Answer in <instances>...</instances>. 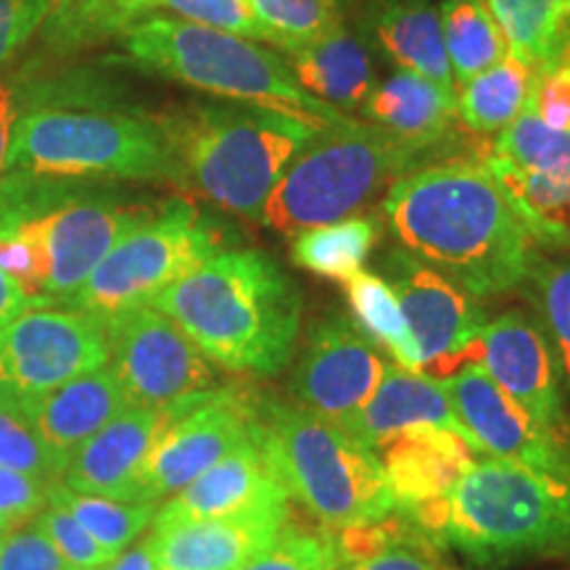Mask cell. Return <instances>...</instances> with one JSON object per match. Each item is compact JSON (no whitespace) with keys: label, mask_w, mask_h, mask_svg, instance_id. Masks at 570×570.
Here are the masks:
<instances>
[{"label":"cell","mask_w":570,"mask_h":570,"mask_svg":"<svg viewBox=\"0 0 570 570\" xmlns=\"http://www.w3.org/2000/svg\"><path fill=\"white\" fill-rule=\"evenodd\" d=\"M383 217L404 252L470 296H497L529 281L533 240L475 156L412 169L389 185Z\"/></svg>","instance_id":"obj_1"},{"label":"cell","mask_w":570,"mask_h":570,"mask_svg":"<svg viewBox=\"0 0 570 570\" xmlns=\"http://www.w3.org/2000/svg\"><path fill=\"white\" fill-rule=\"evenodd\" d=\"M206 360L230 373L275 375L294 356L302 296L265 252H217L154 298Z\"/></svg>","instance_id":"obj_2"},{"label":"cell","mask_w":570,"mask_h":570,"mask_svg":"<svg viewBox=\"0 0 570 570\" xmlns=\"http://www.w3.org/2000/svg\"><path fill=\"white\" fill-rule=\"evenodd\" d=\"M161 122L180 159L183 185L254 223L285 167L325 130L291 111L240 101L190 106Z\"/></svg>","instance_id":"obj_3"},{"label":"cell","mask_w":570,"mask_h":570,"mask_svg":"<svg viewBox=\"0 0 570 570\" xmlns=\"http://www.w3.org/2000/svg\"><path fill=\"white\" fill-rule=\"evenodd\" d=\"M119 42L125 51L119 61L127 67L183 82L223 101L291 111L320 127L352 119L309 96L296 82L288 61L252 38L148 13L135 21Z\"/></svg>","instance_id":"obj_4"},{"label":"cell","mask_w":570,"mask_h":570,"mask_svg":"<svg viewBox=\"0 0 570 570\" xmlns=\"http://www.w3.org/2000/svg\"><path fill=\"white\" fill-rule=\"evenodd\" d=\"M420 529L481 560L570 550V479L475 460L441 502L410 512Z\"/></svg>","instance_id":"obj_5"},{"label":"cell","mask_w":570,"mask_h":570,"mask_svg":"<svg viewBox=\"0 0 570 570\" xmlns=\"http://www.w3.org/2000/svg\"><path fill=\"white\" fill-rule=\"evenodd\" d=\"M444 154L446 146L404 140L356 119L325 127L285 167L259 223L283 235L338 223L373 202L386 185L441 161Z\"/></svg>","instance_id":"obj_6"},{"label":"cell","mask_w":570,"mask_h":570,"mask_svg":"<svg viewBox=\"0 0 570 570\" xmlns=\"http://www.w3.org/2000/svg\"><path fill=\"white\" fill-rule=\"evenodd\" d=\"M69 180H164L183 167L161 119L111 106H40L21 114L9 173Z\"/></svg>","instance_id":"obj_7"},{"label":"cell","mask_w":570,"mask_h":570,"mask_svg":"<svg viewBox=\"0 0 570 570\" xmlns=\"http://www.w3.org/2000/svg\"><path fill=\"white\" fill-rule=\"evenodd\" d=\"M259 444L288 497L327 529L381 523L396 508L373 449L315 412L273 404L259 420Z\"/></svg>","instance_id":"obj_8"},{"label":"cell","mask_w":570,"mask_h":570,"mask_svg":"<svg viewBox=\"0 0 570 570\" xmlns=\"http://www.w3.org/2000/svg\"><path fill=\"white\" fill-rule=\"evenodd\" d=\"M217 252L214 225L188 202H169L127 233L63 306L98 320L148 306Z\"/></svg>","instance_id":"obj_9"},{"label":"cell","mask_w":570,"mask_h":570,"mask_svg":"<svg viewBox=\"0 0 570 570\" xmlns=\"http://www.w3.org/2000/svg\"><path fill=\"white\" fill-rule=\"evenodd\" d=\"M117 375L130 407L169 410L214 386V367L183 327L154 306H135L101 320Z\"/></svg>","instance_id":"obj_10"},{"label":"cell","mask_w":570,"mask_h":570,"mask_svg":"<svg viewBox=\"0 0 570 570\" xmlns=\"http://www.w3.org/2000/svg\"><path fill=\"white\" fill-rule=\"evenodd\" d=\"M109 362L101 320L80 309L32 306L0 327V394L30 407Z\"/></svg>","instance_id":"obj_11"},{"label":"cell","mask_w":570,"mask_h":570,"mask_svg":"<svg viewBox=\"0 0 570 570\" xmlns=\"http://www.w3.org/2000/svg\"><path fill=\"white\" fill-rule=\"evenodd\" d=\"M259 415L235 389H212L175 404L173 420L156 441L135 483L132 502L159 504L190 487L219 460L254 439Z\"/></svg>","instance_id":"obj_12"},{"label":"cell","mask_w":570,"mask_h":570,"mask_svg":"<svg viewBox=\"0 0 570 570\" xmlns=\"http://www.w3.org/2000/svg\"><path fill=\"white\" fill-rule=\"evenodd\" d=\"M391 273L404 320L420 348V373L444 381L468 362H479L483 309L458 283L407 252H396Z\"/></svg>","instance_id":"obj_13"},{"label":"cell","mask_w":570,"mask_h":570,"mask_svg":"<svg viewBox=\"0 0 570 570\" xmlns=\"http://www.w3.org/2000/svg\"><path fill=\"white\" fill-rule=\"evenodd\" d=\"M441 386L462 431L479 452L558 479H570V454L562 433L529 415L515 399L491 381L479 362L462 365L458 373L444 377Z\"/></svg>","instance_id":"obj_14"},{"label":"cell","mask_w":570,"mask_h":570,"mask_svg":"<svg viewBox=\"0 0 570 570\" xmlns=\"http://www.w3.org/2000/svg\"><path fill=\"white\" fill-rule=\"evenodd\" d=\"M154 212L148 206L119 204L75 185L51 212L42 214L48 248V302L67 304L92 269L106 259V254Z\"/></svg>","instance_id":"obj_15"},{"label":"cell","mask_w":570,"mask_h":570,"mask_svg":"<svg viewBox=\"0 0 570 570\" xmlns=\"http://www.w3.org/2000/svg\"><path fill=\"white\" fill-rule=\"evenodd\" d=\"M386 373L383 356L346 320H325L312 331L294 381V396L304 410L346 428Z\"/></svg>","instance_id":"obj_16"},{"label":"cell","mask_w":570,"mask_h":570,"mask_svg":"<svg viewBox=\"0 0 570 570\" xmlns=\"http://www.w3.org/2000/svg\"><path fill=\"white\" fill-rule=\"evenodd\" d=\"M288 525V504L188 520L148 533L161 570H240L267 550Z\"/></svg>","instance_id":"obj_17"},{"label":"cell","mask_w":570,"mask_h":570,"mask_svg":"<svg viewBox=\"0 0 570 570\" xmlns=\"http://www.w3.org/2000/svg\"><path fill=\"white\" fill-rule=\"evenodd\" d=\"M479 365L541 425L562 431L558 362L550 341L523 312H504L483 325Z\"/></svg>","instance_id":"obj_18"},{"label":"cell","mask_w":570,"mask_h":570,"mask_svg":"<svg viewBox=\"0 0 570 570\" xmlns=\"http://www.w3.org/2000/svg\"><path fill=\"white\" fill-rule=\"evenodd\" d=\"M173 420V407H127L71 454L61 483L71 491L132 502L135 483L156 441Z\"/></svg>","instance_id":"obj_19"},{"label":"cell","mask_w":570,"mask_h":570,"mask_svg":"<svg viewBox=\"0 0 570 570\" xmlns=\"http://www.w3.org/2000/svg\"><path fill=\"white\" fill-rule=\"evenodd\" d=\"M288 491L283 489L259 444V425H256L252 441L212 465L190 487L169 497L161 510H156L154 529L188 523V520L235 515V512L262 508V504H288Z\"/></svg>","instance_id":"obj_20"},{"label":"cell","mask_w":570,"mask_h":570,"mask_svg":"<svg viewBox=\"0 0 570 570\" xmlns=\"http://www.w3.org/2000/svg\"><path fill=\"white\" fill-rule=\"evenodd\" d=\"M396 508L407 512L441 502L475 462V449L458 431L417 425L375 449Z\"/></svg>","instance_id":"obj_21"},{"label":"cell","mask_w":570,"mask_h":570,"mask_svg":"<svg viewBox=\"0 0 570 570\" xmlns=\"http://www.w3.org/2000/svg\"><path fill=\"white\" fill-rule=\"evenodd\" d=\"M417 425L449 428V431H458L468 439L458 415H454L452 404H449V396L444 386H441V381L425 373H412V370H404L399 365H386L381 386L375 389L370 402L356 412V417L344 431L360 441L362 446L375 452L394 433H402L407 428Z\"/></svg>","instance_id":"obj_22"},{"label":"cell","mask_w":570,"mask_h":570,"mask_svg":"<svg viewBox=\"0 0 570 570\" xmlns=\"http://www.w3.org/2000/svg\"><path fill=\"white\" fill-rule=\"evenodd\" d=\"M130 407L117 375L109 365L85 373L63 386L48 391L24 412L48 446L61 458H71L106 423Z\"/></svg>","instance_id":"obj_23"},{"label":"cell","mask_w":570,"mask_h":570,"mask_svg":"<svg viewBox=\"0 0 570 570\" xmlns=\"http://www.w3.org/2000/svg\"><path fill=\"white\" fill-rule=\"evenodd\" d=\"M367 27L375 46L399 69L458 92L436 6L425 0H375L367 11Z\"/></svg>","instance_id":"obj_24"},{"label":"cell","mask_w":570,"mask_h":570,"mask_svg":"<svg viewBox=\"0 0 570 570\" xmlns=\"http://www.w3.org/2000/svg\"><path fill=\"white\" fill-rule=\"evenodd\" d=\"M367 122L428 146H452L458 122V92L399 69L389 80L375 85L362 104Z\"/></svg>","instance_id":"obj_25"},{"label":"cell","mask_w":570,"mask_h":570,"mask_svg":"<svg viewBox=\"0 0 570 570\" xmlns=\"http://www.w3.org/2000/svg\"><path fill=\"white\" fill-rule=\"evenodd\" d=\"M285 61L309 96L344 114L362 109L375 88L367 48L344 24L285 53Z\"/></svg>","instance_id":"obj_26"},{"label":"cell","mask_w":570,"mask_h":570,"mask_svg":"<svg viewBox=\"0 0 570 570\" xmlns=\"http://www.w3.org/2000/svg\"><path fill=\"white\" fill-rule=\"evenodd\" d=\"M508 48L541 71L570 51V0H487Z\"/></svg>","instance_id":"obj_27"},{"label":"cell","mask_w":570,"mask_h":570,"mask_svg":"<svg viewBox=\"0 0 570 570\" xmlns=\"http://www.w3.org/2000/svg\"><path fill=\"white\" fill-rule=\"evenodd\" d=\"M533 77L531 63L510 51L458 90V119L475 135H499L529 104Z\"/></svg>","instance_id":"obj_28"},{"label":"cell","mask_w":570,"mask_h":570,"mask_svg":"<svg viewBox=\"0 0 570 570\" xmlns=\"http://www.w3.org/2000/svg\"><path fill=\"white\" fill-rule=\"evenodd\" d=\"M156 0H51L42 21V40L56 51H80L122 38L135 21L148 17Z\"/></svg>","instance_id":"obj_29"},{"label":"cell","mask_w":570,"mask_h":570,"mask_svg":"<svg viewBox=\"0 0 570 570\" xmlns=\"http://www.w3.org/2000/svg\"><path fill=\"white\" fill-rule=\"evenodd\" d=\"M439 17L458 90L510 53L487 0H444Z\"/></svg>","instance_id":"obj_30"},{"label":"cell","mask_w":570,"mask_h":570,"mask_svg":"<svg viewBox=\"0 0 570 570\" xmlns=\"http://www.w3.org/2000/svg\"><path fill=\"white\" fill-rule=\"evenodd\" d=\"M346 298L354 323L370 344L394 356L399 367L420 373V348L412 338L394 285L375 273H360L346 281Z\"/></svg>","instance_id":"obj_31"},{"label":"cell","mask_w":570,"mask_h":570,"mask_svg":"<svg viewBox=\"0 0 570 570\" xmlns=\"http://www.w3.org/2000/svg\"><path fill=\"white\" fill-rule=\"evenodd\" d=\"M381 225L373 217H346L294 235L291 259L327 281L346 283L365 265Z\"/></svg>","instance_id":"obj_32"},{"label":"cell","mask_w":570,"mask_h":570,"mask_svg":"<svg viewBox=\"0 0 570 570\" xmlns=\"http://www.w3.org/2000/svg\"><path fill=\"white\" fill-rule=\"evenodd\" d=\"M479 156L489 167L570 180V135L552 130L529 109L520 111L515 122L504 127Z\"/></svg>","instance_id":"obj_33"},{"label":"cell","mask_w":570,"mask_h":570,"mask_svg":"<svg viewBox=\"0 0 570 570\" xmlns=\"http://www.w3.org/2000/svg\"><path fill=\"white\" fill-rule=\"evenodd\" d=\"M48 502L69 510L111 558L125 552L154 523L156 508H159V504L148 502H117V499L80 494V491H71L63 483H53L48 489Z\"/></svg>","instance_id":"obj_34"},{"label":"cell","mask_w":570,"mask_h":570,"mask_svg":"<svg viewBox=\"0 0 570 570\" xmlns=\"http://www.w3.org/2000/svg\"><path fill=\"white\" fill-rule=\"evenodd\" d=\"M259 40L291 53L341 24V0H248Z\"/></svg>","instance_id":"obj_35"},{"label":"cell","mask_w":570,"mask_h":570,"mask_svg":"<svg viewBox=\"0 0 570 570\" xmlns=\"http://www.w3.org/2000/svg\"><path fill=\"white\" fill-rule=\"evenodd\" d=\"M67 462L42 441L24 407L0 394V468L19 470L53 487L61 483Z\"/></svg>","instance_id":"obj_36"},{"label":"cell","mask_w":570,"mask_h":570,"mask_svg":"<svg viewBox=\"0 0 570 570\" xmlns=\"http://www.w3.org/2000/svg\"><path fill=\"white\" fill-rule=\"evenodd\" d=\"M0 273L19 285L32 306H51L42 217L24 219L0 230Z\"/></svg>","instance_id":"obj_37"},{"label":"cell","mask_w":570,"mask_h":570,"mask_svg":"<svg viewBox=\"0 0 570 570\" xmlns=\"http://www.w3.org/2000/svg\"><path fill=\"white\" fill-rule=\"evenodd\" d=\"M529 277L537 283V298L554 348V362L570 383V265L533 256Z\"/></svg>","instance_id":"obj_38"},{"label":"cell","mask_w":570,"mask_h":570,"mask_svg":"<svg viewBox=\"0 0 570 570\" xmlns=\"http://www.w3.org/2000/svg\"><path fill=\"white\" fill-rule=\"evenodd\" d=\"M338 541L327 533L296 531L285 525L265 552L256 554L240 570H336Z\"/></svg>","instance_id":"obj_39"},{"label":"cell","mask_w":570,"mask_h":570,"mask_svg":"<svg viewBox=\"0 0 570 570\" xmlns=\"http://www.w3.org/2000/svg\"><path fill=\"white\" fill-rule=\"evenodd\" d=\"M42 531L53 541V547L67 560L71 570H106L114 560L109 552L82 529L80 520L63 510L61 504L48 502L46 510L38 515Z\"/></svg>","instance_id":"obj_40"},{"label":"cell","mask_w":570,"mask_h":570,"mask_svg":"<svg viewBox=\"0 0 570 570\" xmlns=\"http://www.w3.org/2000/svg\"><path fill=\"white\" fill-rule=\"evenodd\" d=\"M156 9H167L183 21H194L212 30L259 40L248 0H156Z\"/></svg>","instance_id":"obj_41"},{"label":"cell","mask_w":570,"mask_h":570,"mask_svg":"<svg viewBox=\"0 0 570 570\" xmlns=\"http://www.w3.org/2000/svg\"><path fill=\"white\" fill-rule=\"evenodd\" d=\"M0 570H71L53 541L42 531L40 520L17 525L6 533L0 547Z\"/></svg>","instance_id":"obj_42"},{"label":"cell","mask_w":570,"mask_h":570,"mask_svg":"<svg viewBox=\"0 0 570 570\" xmlns=\"http://www.w3.org/2000/svg\"><path fill=\"white\" fill-rule=\"evenodd\" d=\"M525 109L552 130L570 135V51L552 67L537 71Z\"/></svg>","instance_id":"obj_43"},{"label":"cell","mask_w":570,"mask_h":570,"mask_svg":"<svg viewBox=\"0 0 570 570\" xmlns=\"http://www.w3.org/2000/svg\"><path fill=\"white\" fill-rule=\"evenodd\" d=\"M48 489L40 479L0 468V525L11 531L38 518L48 504Z\"/></svg>","instance_id":"obj_44"},{"label":"cell","mask_w":570,"mask_h":570,"mask_svg":"<svg viewBox=\"0 0 570 570\" xmlns=\"http://www.w3.org/2000/svg\"><path fill=\"white\" fill-rule=\"evenodd\" d=\"M48 9H51V0H21L9 17L0 19V69L40 30Z\"/></svg>","instance_id":"obj_45"},{"label":"cell","mask_w":570,"mask_h":570,"mask_svg":"<svg viewBox=\"0 0 570 570\" xmlns=\"http://www.w3.org/2000/svg\"><path fill=\"white\" fill-rule=\"evenodd\" d=\"M336 570H444L423 550L407 544H386L362 558L341 560Z\"/></svg>","instance_id":"obj_46"},{"label":"cell","mask_w":570,"mask_h":570,"mask_svg":"<svg viewBox=\"0 0 570 570\" xmlns=\"http://www.w3.org/2000/svg\"><path fill=\"white\" fill-rule=\"evenodd\" d=\"M27 109H30V85L19 88V85L0 80V177L9 173L13 135Z\"/></svg>","instance_id":"obj_47"},{"label":"cell","mask_w":570,"mask_h":570,"mask_svg":"<svg viewBox=\"0 0 570 570\" xmlns=\"http://www.w3.org/2000/svg\"><path fill=\"white\" fill-rule=\"evenodd\" d=\"M106 570H161L159 562H156L151 539H142L138 544L130 547L127 552H119Z\"/></svg>","instance_id":"obj_48"},{"label":"cell","mask_w":570,"mask_h":570,"mask_svg":"<svg viewBox=\"0 0 570 570\" xmlns=\"http://www.w3.org/2000/svg\"><path fill=\"white\" fill-rule=\"evenodd\" d=\"M30 302H27V296L21 294V288L17 283L11 281V277H6L0 273V327H6L11 323L13 317H19L21 312L30 309Z\"/></svg>","instance_id":"obj_49"},{"label":"cell","mask_w":570,"mask_h":570,"mask_svg":"<svg viewBox=\"0 0 570 570\" xmlns=\"http://www.w3.org/2000/svg\"><path fill=\"white\" fill-rule=\"evenodd\" d=\"M21 3V0H0V19L9 17V13L17 9V6Z\"/></svg>","instance_id":"obj_50"},{"label":"cell","mask_w":570,"mask_h":570,"mask_svg":"<svg viewBox=\"0 0 570 570\" xmlns=\"http://www.w3.org/2000/svg\"><path fill=\"white\" fill-rule=\"evenodd\" d=\"M6 533H9V529H3V525H0V547H3V539H6Z\"/></svg>","instance_id":"obj_51"}]
</instances>
